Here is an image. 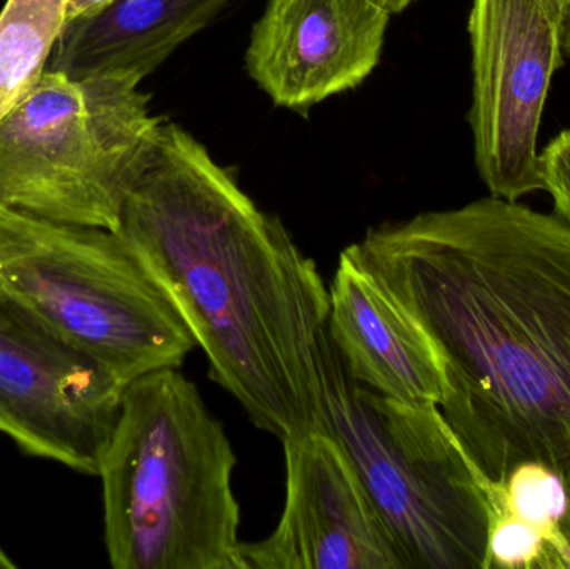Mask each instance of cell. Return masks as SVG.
<instances>
[{"label":"cell","mask_w":570,"mask_h":569,"mask_svg":"<svg viewBox=\"0 0 570 569\" xmlns=\"http://www.w3.org/2000/svg\"><path fill=\"white\" fill-rule=\"evenodd\" d=\"M355 246L434 344L439 410L485 480L538 463L570 488V226L492 196Z\"/></svg>","instance_id":"1"},{"label":"cell","mask_w":570,"mask_h":569,"mask_svg":"<svg viewBox=\"0 0 570 569\" xmlns=\"http://www.w3.org/2000/svg\"><path fill=\"white\" fill-rule=\"evenodd\" d=\"M257 430L324 431L328 290L281 219L193 134L164 122L116 230Z\"/></svg>","instance_id":"2"},{"label":"cell","mask_w":570,"mask_h":569,"mask_svg":"<svg viewBox=\"0 0 570 569\" xmlns=\"http://www.w3.org/2000/svg\"><path fill=\"white\" fill-rule=\"evenodd\" d=\"M237 458L179 367L127 384L100 460L104 538L116 569H243Z\"/></svg>","instance_id":"3"},{"label":"cell","mask_w":570,"mask_h":569,"mask_svg":"<svg viewBox=\"0 0 570 569\" xmlns=\"http://www.w3.org/2000/svg\"><path fill=\"white\" fill-rule=\"evenodd\" d=\"M324 423L357 471L404 569H488L484 474L438 404L402 403L355 383L328 337Z\"/></svg>","instance_id":"4"},{"label":"cell","mask_w":570,"mask_h":569,"mask_svg":"<svg viewBox=\"0 0 570 569\" xmlns=\"http://www.w3.org/2000/svg\"><path fill=\"white\" fill-rule=\"evenodd\" d=\"M139 86L46 69L0 122V207L116 233L164 124Z\"/></svg>","instance_id":"5"},{"label":"cell","mask_w":570,"mask_h":569,"mask_svg":"<svg viewBox=\"0 0 570 569\" xmlns=\"http://www.w3.org/2000/svg\"><path fill=\"white\" fill-rule=\"evenodd\" d=\"M0 283L124 386L183 366L197 346L163 287L114 230L0 207Z\"/></svg>","instance_id":"6"},{"label":"cell","mask_w":570,"mask_h":569,"mask_svg":"<svg viewBox=\"0 0 570 569\" xmlns=\"http://www.w3.org/2000/svg\"><path fill=\"white\" fill-rule=\"evenodd\" d=\"M568 12L564 0H472L469 122L479 176L499 199L544 190L539 129Z\"/></svg>","instance_id":"7"},{"label":"cell","mask_w":570,"mask_h":569,"mask_svg":"<svg viewBox=\"0 0 570 569\" xmlns=\"http://www.w3.org/2000/svg\"><path fill=\"white\" fill-rule=\"evenodd\" d=\"M124 390L0 283V434L30 457L97 477Z\"/></svg>","instance_id":"8"},{"label":"cell","mask_w":570,"mask_h":569,"mask_svg":"<svg viewBox=\"0 0 570 569\" xmlns=\"http://www.w3.org/2000/svg\"><path fill=\"white\" fill-rule=\"evenodd\" d=\"M283 447L284 511L269 537L240 543L243 569H404L341 444L308 431Z\"/></svg>","instance_id":"9"},{"label":"cell","mask_w":570,"mask_h":569,"mask_svg":"<svg viewBox=\"0 0 570 569\" xmlns=\"http://www.w3.org/2000/svg\"><path fill=\"white\" fill-rule=\"evenodd\" d=\"M391 17L379 0H269L247 72L276 106L305 112L374 72Z\"/></svg>","instance_id":"10"},{"label":"cell","mask_w":570,"mask_h":569,"mask_svg":"<svg viewBox=\"0 0 570 569\" xmlns=\"http://www.w3.org/2000/svg\"><path fill=\"white\" fill-rule=\"evenodd\" d=\"M327 333L355 383L402 403L441 406L448 381L434 344L355 244L342 251L328 287Z\"/></svg>","instance_id":"11"},{"label":"cell","mask_w":570,"mask_h":569,"mask_svg":"<svg viewBox=\"0 0 570 569\" xmlns=\"http://www.w3.org/2000/svg\"><path fill=\"white\" fill-rule=\"evenodd\" d=\"M229 0H114L66 23L47 69L70 79L129 76L142 82L177 47L206 29Z\"/></svg>","instance_id":"12"},{"label":"cell","mask_w":570,"mask_h":569,"mask_svg":"<svg viewBox=\"0 0 570 569\" xmlns=\"http://www.w3.org/2000/svg\"><path fill=\"white\" fill-rule=\"evenodd\" d=\"M67 0H7L0 12V122L49 66L66 26Z\"/></svg>","instance_id":"13"},{"label":"cell","mask_w":570,"mask_h":569,"mask_svg":"<svg viewBox=\"0 0 570 569\" xmlns=\"http://www.w3.org/2000/svg\"><path fill=\"white\" fill-rule=\"evenodd\" d=\"M491 507V520L511 517L549 534L559 527L569 507L566 481L538 463L521 464L512 470L505 483L484 480Z\"/></svg>","instance_id":"14"},{"label":"cell","mask_w":570,"mask_h":569,"mask_svg":"<svg viewBox=\"0 0 570 569\" xmlns=\"http://www.w3.org/2000/svg\"><path fill=\"white\" fill-rule=\"evenodd\" d=\"M544 545L546 534L531 524L511 517L494 518L489 528L488 569H538Z\"/></svg>","instance_id":"15"},{"label":"cell","mask_w":570,"mask_h":569,"mask_svg":"<svg viewBox=\"0 0 570 569\" xmlns=\"http://www.w3.org/2000/svg\"><path fill=\"white\" fill-rule=\"evenodd\" d=\"M544 190L554 199L556 214L570 226V129L562 130L539 154Z\"/></svg>","instance_id":"16"},{"label":"cell","mask_w":570,"mask_h":569,"mask_svg":"<svg viewBox=\"0 0 570 569\" xmlns=\"http://www.w3.org/2000/svg\"><path fill=\"white\" fill-rule=\"evenodd\" d=\"M538 569H570V497L561 523L546 540Z\"/></svg>","instance_id":"17"},{"label":"cell","mask_w":570,"mask_h":569,"mask_svg":"<svg viewBox=\"0 0 570 569\" xmlns=\"http://www.w3.org/2000/svg\"><path fill=\"white\" fill-rule=\"evenodd\" d=\"M112 2L114 0H67L66 23L94 16Z\"/></svg>","instance_id":"18"},{"label":"cell","mask_w":570,"mask_h":569,"mask_svg":"<svg viewBox=\"0 0 570 569\" xmlns=\"http://www.w3.org/2000/svg\"><path fill=\"white\" fill-rule=\"evenodd\" d=\"M379 2L384 3L391 10L392 16H394V13H401L402 10L407 9L415 0H379Z\"/></svg>","instance_id":"19"},{"label":"cell","mask_w":570,"mask_h":569,"mask_svg":"<svg viewBox=\"0 0 570 569\" xmlns=\"http://www.w3.org/2000/svg\"><path fill=\"white\" fill-rule=\"evenodd\" d=\"M562 50L570 57V10L564 20V29H562Z\"/></svg>","instance_id":"20"},{"label":"cell","mask_w":570,"mask_h":569,"mask_svg":"<svg viewBox=\"0 0 570 569\" xmlns=\"http://www.w3.org/2000/svg\"><path fill=\"white\" fill-rule=\"evenodd\" d=\"M17 568L16 561L0 548V569H13Z\"/></svg>","instance_id":"21"},{"label":"cell","mask_w":570,"mask_h":569,"mask_svg":"<svg viewBox=\"0 0 570 569\" xmlns=\"http://www.w3.org/2000/svg\"><path fill=\"white\" fill-rule=\"evenodd\" d=\"M566 6H568V9L570 10V0H564Z\"/></svg>","instance_id":"22"},{"label":"cell","mask_w":570,"mask_h":569,"mask_svg":"<svg viewBox=\"0 0 570 569\" xmlns=\"http://www.w3.org/2000/svg\"><path fill=\"white\" fill-rule=\"evenodd\" d=\"M568 491H569V497H570V488H568Z\"/></svg>","instance_id":"23"}]
</instances>
